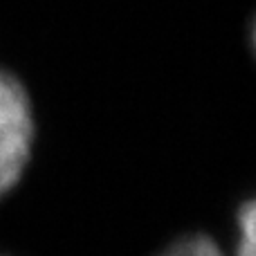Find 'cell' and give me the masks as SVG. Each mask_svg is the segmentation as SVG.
Here are the masks:
<instances>
[{"label":"cell","instance_id":"1","mask_svg":"<svg viewBox=\"0 0 256 256\" xmlns=\"http://www.w3.org/2000/svg\"><path fill=\"white\" fill-rule=\"evenodd\" d=\"M38 140L30 92L16 74L0 68V196L22 178Z\"/></svg>","mask_w":256,"mask_h":256},{"label":"cell","instance_id":"2","mask_svg":"<svg viewBox=\"0 0 256 256\" xmlns=\"http://www.w3.org/2000/svg\"><path fill=\"white\" fill-rule=\"evenodd\" d=\"M153 256H227V252L207 232H186L168 240Z\"/></svg>","mask_w":256,"mask_h":256},{"label":"cell","instance_id":"3","mask_svg":"<svg viewBox=\"0 0 256 256\" xmlns=\"http://www.w3.org/2000/svg\"><path fill=\"white\" fill-rule=\"evenodd\" d=\"M234 256H256V196L248 198L236 212Z\"/></svg>","mask_w":256,"mask_h":256}]
</instances>
